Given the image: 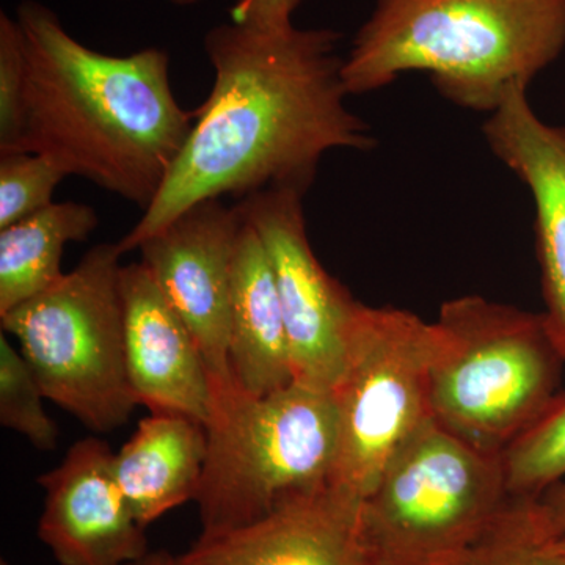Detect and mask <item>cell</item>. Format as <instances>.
Masks as SVG:
<instances>
[{
	"label": "cell",
	"instance_id": "cell-1",
	"mask_svg": "<svg viewBox=\"0 0 565 565\" xmlns=\"http://www.w3.org/2000/svg\"><path fill=\"white\" fill-rule=\"evenodd\" d=\"M341 33L292 21H230L204 36L206 102L161 192L118 243L122 255L204 200L264 189L307 193L334 150L373 151L371 126L345 106Z\"/></svg>",
	"mask_w": 565,
	"mask_h": 565
},
{
	"label": "cell",
	"instance_id": "cell-2",
	"mask_svg": "<svg viewBox=\"0 0 565 565\" xmlns=\"http://www.w3.org/2000/svg\"><path fill=\"white\" fill-rule=\"evenodd\" d=\"M17 21L28 70L20 152L148 210L195 120L174 96L169 54L92 50L39 0L21 2Z\"/></svg>",
	"mask_w": 565,
	"mask_h": 565
},
{
	"label": "cell",
	"instance_id": "cell-3",
	"mask_svg": "<svg viewBox=\"0 0 565 565\" xmlns=\"http://www.w3.org/2000/svg\"><path fill=\"white\" fill-rule=\"evenodd\" d=\"M565 50V0H377L344 58L349 95L429 74L444 98L490 115Z\"/></svg>",
	"mask_w": 565,
	"mask_h": 565
},
{
	"label": "cell",
	"instance_id": "cell-4",
	"mask_svg": "<svg viewBox=\"0 0 565 565\" xmlns=\"http://www.w3.org/2000/svg\"><path fill=\"white\" fill-rule=\"evenodd\" d=\"M195 503L202 534L239 530L282 505L332 489L338 412L333 394L292 382L264 396L214 393Z\"/></svg>",
	"mask_w": 565,
	"mask_h": 565
},
{
	"label": "cell",
	"instance_id": "cell-5",
	"mask_svg": "<svg viewBox=\"0 0 565 565\" xmlns=\"http://www.w3.org/2000/svg\"><path fill=\"white\" fill-rule=\"evenodd\" d=\"M430 414L468 445L503 456L559 396L565 359L544 315L463 296L441 305Z\"/></svg>",
	"mask_w": 565,
	"mask_h": 565
},
{
	"label": "cell",
	"instance_id": "cell-6",
	"mask_svg": "<svg viewBox=\"0 0 565 565\" xmlns=\"http://www.w3.org/2000/svg\"><path fill=\"white\" fill-rule=\"evenodd\" d=\"M121 250L102 244L46 292L0 316L44 396L98 434L131 418L120 294Z\"/></svg>",
	"mask_w": 565,
	"mask_h": 565
},
{
	"label": "cell",
	"instance_id": "cell-7",
	"mask_svg": "<svg viewBox=\"0 0 565 565\" xmlns=\"http://www.w3.org/2000/svg\"><path fill=\"white\" fill-rule=\"evenodd\" d=\"M511 501L503 456L430 419L362 501V525L382 564L438 565L484 539Z\"/></svg>",
	"mask_w": 565,
	"mask_h": 565
},
{
	"label": "cell",
	"instance_id": "cell-8",
	"mask_svg": "<svg viewBox=\"0 0 565 565\" xmlns=\"http://www.w3.org/2000/svg\"><path fill=\"white\" fill-rule=\"evenodd\" d=\"M440 340L437 322L356 303L332 392L340 433L333 490L363 501L392 457L433 419L430 375Z\"/></svg>",
	"mask_w": 565,
	"mask_h": 565
},
{
	"label": "cell",
	"instance_id": "cell-9",
	"mask_svg": "<svg viewBox=\"0 0 565 565\" xmlns=\"http://www.w3.org/2000/svg\"><path fill=\"white\" fill-rule=\"evenodd\" d=\"M305 192L264 189L236 203L269 256L291 348L294 382L332 393L344 371L348 332L359 300L316 258Z\"/></svg>",
	"mask_w": 565,
	"mask_h": 565
},
{
	"label": "cell",
	"instance_id": "cell-10",
	"mask_svg": "<svg viewBox=\"0 0 565 565\" xmlns=\"http://www.w3.org/2000/svg\"><path fill=\"white\" fill-rule=\"evenodd\" d=\"M243 214L222 199L182 211L140 244L141 263L202 352L214 393L233 388L228 363L232 269Z\"/></svg>",
	"mask_w": 565,
	"mask_h": 565
},
{
	"label": "cell",
	"instance_id": "cell-11",
	"mask_svg": "<svg viewBox=\"0 0 565 565\" xmlns=\"http://www.w3.org/2000/svg\"><path fill=\"white\" fill-rule=\"evenodd\" d=\"M110 446L76 441L58 467L41 475L39 537L61 565H125L150 552L114 471Z\"/></svg>",
	"mask_w": 565,
	"mask_h": 565
},
{
	"label": "cell",
	"instance_id": "cell-12",
	"mask_svg": "<svg viewBox=\"0 0 565 565\" xmlns=\"http://www.w3.org/2000/svg\"><path fill=\"white\" fill-rule=\"evenodd\" d=\"M125 352L137 404L206 426L214 388L202 352L143 263L121 267Z\"/></svg>",
	"mask_w": 565,
	"mask_h": 565
},
{
	"label": "cell",
	"instance_id": "cell-13",
	"mask_svg": "<svg viewBox=\"0 0 565 565\" xmlns=\"http://www.w3.org/2000/svg\"><path fill=\"white\" fill-rule=\"evenodd\" d=\"M180 565H384L362 525V501L329 489L239 530L202 534Z\"/></svg>",
	"mask_w": 565,
	"mask_h": 565
},
{
	"label": "cell",
	"instance_id": "cell-14",
	"mask_svg": "<svg viewBox=\"0 0 565 565\" xmlns=\"http://www.w3.org/2000/svg\"><path fill=\"white\" fill-rule=\"evenodd\" d=\"M482 132L490 151L533 196L542 315L565 359V128L542 120L527 90L516 88L487 117Z\"/></svg>",
	"mask_w": 565,
	"mask_h": 565
},
{
	"label": "cell",
	"instance_id": "cell-15",
	"mask_svg": "<svg viewBox=\"0 0 565 565\" xmlns=\"http://www.w3.org/2000/svg\"><path fill=\"white\" fill-rule=\"evenodd\" d=\"M228 363L233 385L252 396L278 392L294 382L274 269L258 233L245 218L233 258Z\"/></svg>",
	"mask_w": 565,
	"mask_h": 565
},
{
	"label": "cell",
	"instance_id": "cell-16",
	"mask_svg": "<svg viewBox=\"0 0 565 565\" xmlns=\"http://www.w3.org/2000/svg\"><path fill=\"white\" fill-rule=\"evenodd\" d=\"M206 426L189 416L151 414L114 456V471L134 516L148 527L195 501L206 462Z\"/></svg>",
	"mask_w": 565,
	"mask_h": 565
},
{
	"label": "cell",
	"instance_id": "cell-17",
	"mask_svg": "<svg viewBox=\"0 0 565 565\" xmlns=\"http://www.w3.org/2000/svg\"><path fill=\"white\" fill-rule=\"evenodd\" d=\"M98 225L93 207L63 202L0 230V316L57 285L65 245L82 243Z\"/></svg>",
	"mask_w": 565,
	"mask_h": 565
},
{
	"label": "cell",
	"instance_id": "cell-18",
	"mask_svg": "<svg viewBox=\"0 0 565 565\" xmlns=\"http://www.w3.org/2000/svg\"><path fill=\"white\" fill-rule=\"evenodd\" d=\"M512 500H535L565 476V394L503 455Z\"/></svg>",
	"mask_w": 565,
	"mask_h": 565
},
{
	"label": "cell",
	"instance_id": "cell-19",
	"mask_svg": "<svg viewBox=\"0 0 565 565\" xmlns=\"http://www.w3.org/2000/svg\"><path fill=\"white\" fill-rule=\"evenodd\" d=\"M43 388L20 349L0 337V424L24 435L40 451H52L61 430L44 411Z\"/></svg>",
	"mask_w": 565,
	"mask_h": 565
},
{
	"label": "cell",
	"instance_id": "cell-20",
	"mask_svg": "<svg viewBox=\"0 0 565 565\" xmlns=\"http://www.w3.org/2000/svg\"><path fill=\"white\" fill-rule=\"evenodd\" d=\"M438 565H565V557L539 533L527 500H512L484 539Z\"/></svg>",
	"mask_w": 565,
	"mask_h": 565
},
{
	"label": "cell",
	"instance_id": "cell-21",
	"mask_svg": "<svg viewBox=\"0 0 565 565\" xmlns=\"http://www.w3.org/2000/svg\"><path fill=\"white\" fill-rule=\"evenodd\" d=\"M63 178L61 167L36 152L0 156V230L55 203Z\"/></svg>",
	"mask_w": 565,
	"mask_h": 565
},
{
	"label": "cell",
	"instance_id": "cell-22",
	"mask_svg": "<svg viewBox=\"0 0 565 565\" xmlns=\"http://www.w3.org/2000/svg\"><path fill=\"white\" fill-rule=\"evenodd\" d=\"M24 44L17 18L0 13V156L20 152L25 120Z\"/></svg>",
	"mask_w": 565,
	"mask_h": 565
},
{
	"label": "cell",
	"instance_id": "cell-23",
	"mask_svg": "<svg viewBox=\"0 0 565 565\" xmlns=\"http://www.w3.org/2000/svg\"><path fill=\"white\" fill-rule=\"evenodd\" d=\"M531 515L546 541L565 539V481L531 500Z\"/></svg>",
	"mask_w": 565,
	"mask_h": 565
},
{
	"label": "cell",
	"instance_id": "cell-24",
	"mask_svg": "<svg viewBox=\"0 0 565 565\" xmlns=\"http://www.w3.org/2000/svg\"><path fill=\"white\" fill-rule=\"evenodd\" d=\"M302 0H236L230 10L232 20H266L288 21L292 20L294 11Z\"/></svg>",
	"mask_w": 565,
	"mask_h": 565
},
{
	"label": "cell",
	"instance_id": "cell-25",
	"mask_svg": "<svg viewBox=\"0 0 565 565\" xmlns=\"http://www.w3.org/2000/svg\"><path fill=\"white\" fill-rule=\"evenodd\" d=\"M125 565H180L178 564V556L170 555L166 550H159V552H148L147 555L140 557V559L132 561Z\"/></svg>",
	"mask_w": 565,
	"mask_h": 565
},
{
	"label": "cell",
	"instance_id": "cell-26",
	"mask_svg": "<svg viewBox=\"0 0 565 565\" xmlns=\"http://www.w3.org/2000/svg\"><path fill=\"white\" fill-rule=\"evenodd\" d=\"M169 2L174 7H182V9H188V7L199 6V3L204 2V0H169Z\"/></svg>",
	"mask_w": 565,
	"mask_h": 565
},
{
	"label": "cell",
	"instance_id": "cell-27",
	"mask_svg": "<svg viewBox=\"0 0 565 565\" xmlns=\"http://www.w3.org/2000/svg\"><path fill=\"white\" fill-rule=\"evenodd\" d=\"M553 548L556 550L557 553H561L565 557V539H559V541H550Z\"/></svg>",
	"mask_w": 565,
	"mask_h": 565
},
{
	"label": "cell",
	"instance_id": "cell-28",
	"mask_svg": "<svg viewBox=\"0 0 565 565\" xmlns=\"http://www.w3.org/2000/svg\"><path fill=\"white\" fill-rule=\"evenodd\" d=\"M0 565H11V564L7 563V561H2V563H0Z\"/></svg>",
	"mask_w": 565,
	"mask_h": 565
}]
</instances>
